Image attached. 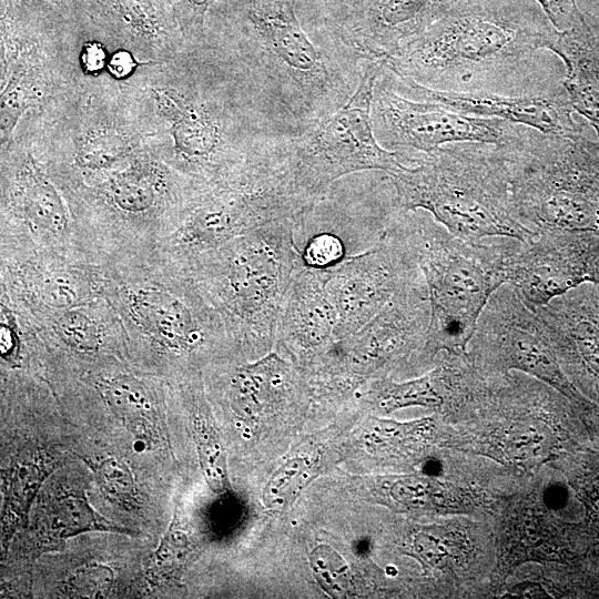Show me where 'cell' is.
I'll use <instances>...</instances> for the list:
<instances>
[{"label": "cell", "mask_w": 599, "mask_h": 599, "mask_svg": "<svg viewBox=\"0 0 599 599\" xmlns=\"http://www.w3.org/2000/svg\"><path fill=\"white\" fill-rule=\"evenodd\" d=\"M558 37L529 0H455L385 68L437 91L536 94L562 83L545 53Z\"/></svg>", "instance_id": "3957f363"}, {"label": "cell", "mask_w": 599, "mask_h": 599, "mask_svg": "<svg viewBox=\"0 0 599 599\" xmlns=\"http://www.w3.org/2000/svg\"><path fill=\"white\" fill-rule=\"evenodd\" d=\"M0 254V302L27 319H37L101 296L93 263L9 247H1Z\"/></svg>", "instance_id": "ac0fdd59"}, {"label": "cell", "mask_w": 599, "mask_h": 599, "mask_svg": "<svg viewBox=\"0 0 599 599\" xmlns=\"http://www.w3.org/2000/svg\"><path fill=\"white\" fill-rule=\"evenodd\" d=\"M583 493L592 512L599 514V468L597 473L589 476Z\"/></svg>", "instance_id": "60d3db41"}, {"label": "cell", "mask_w": 599, "mask_h": 599, "mask_svg": "<svg viewBox=\"0 0 599 599\" xmlns=\"http://www.w3.org/2000/svg\"><path fill=\"white\" fill-rule=\"evenodd\" d=\"M64 1L90 32L141 61L165 60L190 47L165 0Z\"/></svg>", "instance_id": "d6986e66"}, {"label": "cell", "mask_w": 599, "mask_h": 599, "mask_svg": "<svg viewBox=\"0 0 599 599\" xmlns=\"http://www.w3.org/2000/svg\"><path fill=\"white\" fill-rule=\"evenodd\" d=\"M102 493L113 502L130 508L135 505L138 489L130 467L119 458L87 461Z\"/></svg>", "instance_id": "4dcf8cb0"}, {"label": "cell", "mask_w": 599, "mask_h": 599, "mask_svg": "<svg viewBox=\"0 0 599 599\" xmlns=\"http://www.w3.org/2000/svg\"><path fill=\"white\" fill-rule=\"evenodd\" d=\"M386 74L398 92L416 100L445 104L464 114L505 120L544 133L578 132L571 118L572 105L562 83L536 94L500 95L437 91L397 78L388 70Z\"/></svg>", "instance_id": "7402d4cb"}, {"label": "cell", "mask_w": 599, "mask_h": 599, "mask_svg": "<svg viewBox=\"0 0 599 599\" xmlns=\"http://www.w3.org/2000/svg\"><path fill=\"white\" fill-rule=\"evenodd\" d=\"M429 322L428 288L419 271L361 329L336 339L325 358L351 385L410 353L423 356Z\"/></svg>", "instance_id": "9a60e30c"}, {"label": "cell", "mask_w": 599, "mask_h": 599, "mask_svg": "<svg viewBox=\"0 0 599 599\" xmlns=\"http://www.w3.org/2000/svg\"><path fill=\"white\" fill-rule=\"evenodd\" d=\"M517 221L534 232L599 233V146L577 134L544 133L515 123L498 145Z\"/></svg>", "instance_id": "9c48e42d"}, {"label": "cell", "mask_w": 599, "mask_h": 599, "mask_svg": "<svg viewBox=\"0 0 599 599\" xmlns=\"http://www.w3.org/2000/svg\"><path fill=\"white\" fill-rule=\"evenodd\" d=\"M327 8L329 9L328 16H332L351 4L355 3L357 0H322Z\"/></svg>", "instance_id": "b9f144b4"}, {"label": "cell", "mask_w": 599, "mask_h": 599, "mask_svg": "<svg viewBox=\"0 0 599 599\" xmlns=\"http://www.w3.org/2000/svg\"><path fill=\"white\" fill-rule=\"evenodd\" d=\"M509 595L518 598H548L549 593L539 583L536 582H522L514 586Z\"/></svg>", "instance_id": "ab89813d"}, {"label": "cell", "mask_w": 599, "mask_h": 599, "mask_svg": "<svg viewBox=\"0 0 599 599\" xmlns=\"http://www.w3.org/2000/svg\"><path fill=\"white\" fill-rule=\"evenodd\" d=\"M506 283L531 309L581 284H599V233L551 230L519 241Z\"/></svg>", "instance_id": "e0dca14e"}, {"label": "cell", "mask_w": 599, "mask_h": 599, "mask_svg": "<svg viewBox=\"0 0 599 599\" xmlns=\"http://www.w3.org/2000/svg\"><path fill=\"white\" fill-rule=\"evenodd\" d=\"M393 496L398 501L413 507H450L444 487L425 478H407L396 483Z\"/></svg>", "instance_id": "d590c367"}, {"label": "cell", "mask_w": 599, "mask_h": 599, "mask_svg": "<svg viewBox=\"0 0 599 599\" xmlns=\"http://www.w3.org/2000/svg\"><path fill=\"white\" fill-rule=\"evenodd\" d=\"M394 221L428 288L430 322L423 356L467 352L489 297L506 283L507 263L520 240H465L424 210H398Z\"/></svg>", "instance_id": "52a82bcc"}, {"label": "cell", "mask_w": 599, "mask_h": 599, "mask_svg": "<svg viewBox=\"0 0 599 599\" xmlns=\"http://www.w3.org/2000/svg\"><path fill=\"white\" fill-rule=\"evenodd\" d=\"M190 47L206 43V16L216 0H165Z\"/></svg>", "instance_id": "e575fe53"}, {"label": "cell", "mask_w": 599, "mask_h": 599, "mask_svg": "<svg viewBox=\"0 0 599 599\" xmlns=\"http://www.w3.org/2000/svg\"><path fill=\"white\" fill-rule=\"evenodd\" d=\"M446 363L432 374L397 383L390 378L375 380L368 392L367 400L383 413L409 406L436 408L444 404L445 397L464 375L460 365L461 354L446 353Z\"/></svg>", "instance_id": "83f0119b"}, {"label": "cell", "mask_w": 599, "mask_h": 599, "mask_svg": "<svg viewBox=\"0 0 599 599\" xmlns=\"http://www.w3.org/2000/svg\"><path fill=\"white\" fill-rule=\"evenodd\" d=\"M296 7V0H216L206 40L298 133L351 99L365 57L329 17L309 30Z\"/></svg>", "instance_id": "7a4b0ae2"}, {"label": "cell", "mask_w": 599, "mask_h": 599, "mask_svg": "<svg viewBox=\"0 0 599 599\" xmlns=\"http://www.w3.org/2000/svg\"><path fill=\"white\" fill-rule=\"evenodd\" d=\"M395 214L368 248L328 268L326 287L336 313L337 339L361 329L420 271Z\"/></svg>", "instance_id": "2e32d148"}, {"label": "cell", "mask_w": 599, "mask_h": 599, "mask_svg": "<svg viewBox=\"0 0 599 599\" xmlns=\"http://www.w3.org/2000/svg\"><path fill=\"white\" fill-rule=\"evenodd\" d=\"M49 461L34 451L12 463L2 479V544L8 545L14 531L28 522L31 505L49 477Z\"/></svg>", "instance_id": "f1b7e54d"}, {"label": "cell", "mask_w": 599, "mask_h": 599, "mask_svg": "<svg viewBox=\"0 0 599 599\" xmlns=\"http://www.w3.org/2000/svg\"><path fill=\"white\" fill-rule=\"evenodd\" d=\"M311 465L305 458H293L276 470L264 487L262 501L266 508L281 509L295 497L308 478Z\"/></svg>", "instance_id": "d6a6232c"}, {"label": "cell", "mask_w": 599, "mask_h": 599, "mask_svg": "<svg viewBox=\"0 0 599 599\" xmlns=\"http://www.w3.org/2000/svg\"><path fill=\"white\" fill-rule=\"evenodd\" d=\"M276 142L230 176L201 187L177 225L153 252L184 267L237 236L280 220L307 215L315 206L295 190L278 160Z\"/></svg>", "instance_id": "30bf717a"}, {"label": "cell", "mask_w": 599, "mask_h": 599, "mask_svg": "<svg viewBox=\"0 0 599 599\" xmlns=\"http://www.w3.org/2000/svg\"><path fill=\"white\" fill-rule=\"evenodd\" d=\"M200 189L146 146L122 166L62 192L95 264L153 252Z\"/></svg>", "instance_id": "8992f818"}, {"label": "cell", "mask_w": 599, "mask_h": 599, "mask_svg": "<svg viewBox=\"0 0 599 599\" xmlns=\"http://www.w3.org/2000/svg\"><path fill=\"white\" fill-rule=\"evenodd\" d=\"M34 531L41 546L53 549L84 532L136 535L132 529L118 526L98 514L90 505L85 491L74 488L47 493L38 501Z\"/></svg>", "instance_id": "4316f807"}, {"label": "cell", "mask_w": 599, "mask_h": 599, "mask_svg": "<svg viewBox=\"0 0 599 599\" xmlns=\"http://www.w3.org/2000/svg\"><path fill=\"white\" fill-rule=\"evenodd\" d=\"M386 174L402 210H424L459 237L527 241L535 234L515 217L507 165L496 144L450 143Z\"/></svg>", "instance_id": "ba28073f"}, {"label": "cell", "mask_w": 599, "mask_h": 599, "mask_svg": "<svg viewBox=\"0 0 599 599\" xmlns=\"http://www.w3.org/2000/svg\"><path fill=\"white\" fill-rule=\"evenodd\" d=\"M315 579L334 598L346 597L351 592L349 568L333 548L317 546L309 556Z\"/></svg>", "instance_id": "836d02e7"}, {"label": "cell", "mask_w": 599, "mask_h": 599, "mask_svg": "<svg viewBox=\"0 0 599 599\" xmlns=\"http://www.w3.org/2000/svg\"><path fill=\"white\" fill-rule=\"evenodd\" d=\"M328 268L296 267L281 306L275 343L295 359L322 356L336 342V313L326 282Z\"/></svg>", "instance_id": "603a6c76"}, {"label": "cell", "mask_w": 599, "mask_h": 599, "mask_svg": "<svg viewBox=\"0 0 599 599\" xmlns=\"http://www.w3.org/2000/svg\"><path fill=\"white\" fill-rule=\"evenodd\" d=\"M534 311L561 368L599 398V284H581Z\"/></svg>", "instance_id": "ffe728a7"}, {"label": "cell", "mask_w": 599, "mask_h": 599, "mask_svg": "<svg viewBox=\"0 0 599 599\" xmlns=\"http://www.w3.org/2000/svg\"><path fill=\"white\" fill-rule=\"evenodd\" d=\"M485 368L520 370L551 386L577 408L587 400L564 373L534 309L507 283L489 297L467 345Z\"/></svg>", "instance_id": "5bb4252c"}, {"label": "cell", "mask_w": 599, "mask_h": 599, "mask_svg": "<svg viewBox=\"0 0 599 599\" xmlns=\"http://www.w3.org/2000/svg\"><path fill=\"white\" fill-rule=\"evenodd\" d=\"M306 215L270 223L181 267L215 308L234 346L270 353L284 295L301 263Z\"/></svg>", "instance_id": "5b68a950"}, {"label": "cell", "mask_w": 599, "mask_h": 599, "mask_svg": "<svg viewBox=\"0 0 599 599\" xmlns=\"http://www.w3.org/2000/svg\"><path fill=\"white\" fill-rule=\"evenodd\" d=\"M372 121L379 144L397 153L406 166L415 164L418 156L450 143L499 145L509 138L515 125L407 97L392 85L384 69L373 91Z\"/></svg>", "instance_id": "4fadbf2b"}, {"label": "cell", "mask_w": 599, "mask_h": 599, "mask_svg": "<svg viewBox=\"0 0 599 599\" xmlns=\"http://www.w3.org/2000/svg\"><path fill=\"white\" fill-rule=\"evenodd\" d=\"M455 0H357L331 16L363 57L380 61L439 19Z\"/></svg>", "instance_id": "44dd1931"}, {"label": "cell", "mask_w": 599, "mask_h": 599, "mask_svg": "<svg viewBox=\"0 0 599 599\" xmlns=\"http://www.w3.org/2000/svg\"><path fill=\"white\" fill-rule=\"evenodd\" d=\"M113 583L112 570L102 565L79 568L69 579V591L80 598H99L108 593Z\"/></svg>", "instance_id": "8d00e7d4"}, {"label": "cell", "mask_w": 599, "mask_h": 599, "mask_svg": "<svg viewBox=\"0 0 599 599\" xmlns=\"http://www.w3.org/2000/svg\"><path fill=\"white\" fill-rule=\"evenodd\" d=\"M27 321L42 341L77 356L98 357L110 349L126 347L120 321L102 295L89 303Z\"/></svg>", "instance_id": "cb8c5ba5"}, {"label": "cell", "mask_w": 599, "mask_h": 599, "mask_svg": "<svg viewBox=\"0 0 599 599\" xmlns=\"http://www.w3.org/2000/svg\"><path fill=\"white\" fill-rule=\"evenodd\" d=\"M190 542L189 535L177 525L175 517L159 547L150 557L148 573L151 578L154 581L173 579L186 558Z\"/></svg>", "instance_id": "1f68e13d"}, {"label": "cell", "mask_w": 599, "mask_h": 599, "mask_svg": "<svg viewBox=\"0 0 599 599\" xmlns=\"http://www.w3.org/2000/svg\"><path fill=\"white\" fill-rule=\"evenodd\" d=\"M295 388L293 366L275 352L235 366L225 382L232 410L246 419H256L284 406Z\"/></svg>", "instance_id": "d4e9b609"}, {"label": "cell", "mask_w": 599, "mask_h": 599, "mask_svg": "<svg viewBox=\"0 0 599 599\" xmlns=\"http://www.w3.org/2000/svg\"><path fill=\"white\" fill-rule=\"evenodd\" d=\"M384 67V61L363 59L357 88L344 105L278 141L287 175L313 205L345 175L370 170L390 173L406 166L397 153L379 144L374 132L373 91Z\"/></svg>", "instance_id": "8fae6325"}, {"label": "cell", "mask_w": 599, "mask_h": 599, "mask_svg": "<svg viewBox=\"0 0 599 599\" xmlns=\"http://www.w3.org/2000/svg\"><path fill=\"white\" fill-rule=\"evenodd\" d=\"M200 397L201 394L196 393V413L193 417V436L200 466L210 488L215 493H222L229 487L225 450L216 429L211 425L206 414L200 409Z\"/></svg>", "instance_id": "f546056e"}, {"label": "cell", "mask_w": 599, "mask_h": 599, "mask_svg": "<svg viewBox=\"0 0 599 599\" xmlns=\"http://www.w3.org/2000/svg\"><path fill=\"white\" fill-rule=\"evenodd\" d=\"M95 267L100 293L120 321L126 347L191 359L234 346L189 273L156 253L106 260Z\"/></svg>", "instance_id": "277c9868"}, {"label": "cell", "mask_w": 599, "mask_h": 599, "mask_svg": "<svg viewBox=\"0 0 599 599\" xmlns=\"http://www.w3.org/2000/svg\"><path fill=\"white\" fill-rule=\"evenodd\" d=\"M150 63L141 61L128 49H113L110 53L105 74L115 81H125L134 75L140 67Z\"/></svg>", "instance_id": "74e56055"}, {"label": "cell", "mask_w": 599, "mask_h": 599, "mask_svg": "<svg viewBox=\"0 0 599 599\" xmlns=\"http://www.w3.org/2000/svg\"><path fill=\"white\" fill-rule=\"evenodd\" d=\"M95 393L123 426L138 439L156 444L162 439V399L152 378L130 372L98 375Z\"/></svg>", "instance_id": "484cf974"}, {"label": "cell", "mask_w": 599, "mask_h": 599, "mask_svg": "<svg viewBox=\"0 0 599 599\" xmlns=\"http://www.w3.org/2000/svg\"><path fill=\"white\" fill-rule=\"evenodd\" d=\"M118 82L150 150L200 186L292 134L237 64L207 41Z\"/></svg>", "instance_id": "6da1fadb"}, {"label": "cell", "mask_w": 599, "mask_h": 599, "mask_svg": "<svg viewBox=\"0 0 599 599\" xmlns=\"http://www.w3.org/2000/svg\"><path fill=\"white\" fill-rule=\"evenodd\" d=\"M545 11L558 31L571 26L580 10L575 0H534Z\"/></svg>", "instance_id": "f35d334b"}, {"label": "cell", "mask_w": 599, "mask_h": 599, "mask_svg": "<svg viewBox=\"0 0 599 599\" xmlns=\"http://www.w3.org/2000/svg\"><path fill=\"white\" fill-rule=\"evenodd\" d=\"M1 247L91 263L70 204L27 140L1 145Z\"/></svg>", "instance_id": "7c38bea8"}]
</instances>
